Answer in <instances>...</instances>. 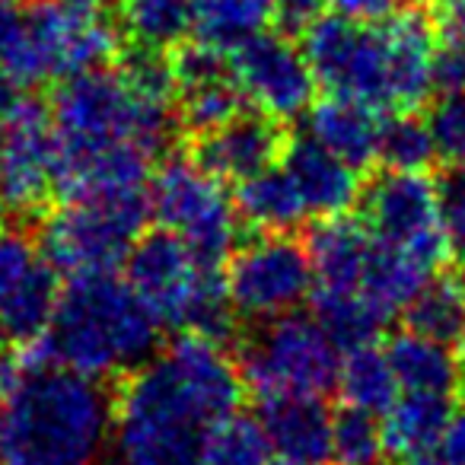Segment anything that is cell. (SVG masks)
<instances>
[{
	"instance_id": "f35d334b",
	"label": "cell",
	"mask_w": 465,
	"mask_h": 465,
	"mask_svg": "<svg viewBox=\"0 0 465 465\" xmlns=\"http://www.w3.org/2000/svg\"><path fill=\"white\" fill-rule=\"evenodd\" d=\"M440 204H443V226L450 236V249L465 265V166H456L440 182Z\"/></svg>"
},
{
	"instance_id": "e575fe53",
	"label": "cell",
	"mask_w": 465,
	"mask_h": 465,
	"mask_svg": "<svg viewBox=\"0 0 465 465\" xmlns=\"http://www.w3.org/2000/svg\"><path fill=\"white\" fill-rule=\"evenodd\" d=\"M118 74H122V80L131 86V93H134V96L147 99V103L173 105V93L179 90V86H175L173 61L163 58V52L134 45L122 58Z\"/></svg>"
},
{
	"instance_id": "f546056e",
	"label": "cell",
	"mask_w": 465,
	"mask_h": 465,
	"mask_svg": "<svg viewBox=\"0 0 465 465\" xmlns=\"http://www.w3.org/2000/svg\"><path fill=\"white\" fill-rule=\"evenodd\" d=\"M272 16L274 0H194V33L220 52H232L265 33Z\"/></svg>"
},
{
	"instance_id": "bcb514c9",
	"label": "cell",
	"mask_w": 465,
	"mask_h": 465,
	"mask_svg": "<svg viewBox=\"0 0 465 465\" xmlns=\"http://www.w3.org/2000/svg\"><path fill=\"white\" fill-rule=\"evenodd\" d=\"M67 7H77V10H99V0H61Z\"/></svg>"
},
{
	"instance_id": "1f68e13d",
	"label": "cell",
	"mask_w": 465,
	"mask_h": 465,
	"mask_svg": "<svg viewBox=\"0 0 465 465\" xmlns=\"http://www.w3.org/2000/svg\"><path fill=\"white\" fill-rule=\"evenodd\" d=\"M437 141H433L430 122H420L414 112H401L382 122L380 134V160L386 169H405V173H424L437 160Z\"/></svg>"
},
{
	"instance_id": "ac0fdd59",
	"label": "cell",
	"mask_w": 465,
	"mask_h": 465,
	"mask_svg": "<svg viewBox=\"0 0 465 465\" xmlns=\"http://www.w3.org/2000/svg\"><path fill=\"white\" fill-rule=\"evenodd\" d=\"M373 246L376 242L367 223L348 213H335L312 226L306 252H310L319 291H361Z\"/></svg>"
},
{
	"instance_id": "ffe728a7",
	"label": "cell",
	"mask_w": 465,
	"mask_h": 465,
	"mask_svg": "<svg viewBox=\"0 0 465 465\" xmlns=\"http://www.w3.org/2000/svg\"><path fill=\"white\" fill-rule=\"evenodd\" d=\"M284 169L293 175L306 207H310V213H316V217L344 213L357 201V194H361L357 169L348 166L344 160H338L335 153H329V150L319 141H312L310 134L287 143Z\"/></svg>"
},
{
	"instance_id": "7a4b0ae2",
	"label": "cell",
	"mask_w": 465,
	"mask_h": 465,
	"mask_svg": "<svg viewBox=\"0 0 465 465\" xmlns=\"http://www.w3.org/2000/svg\"><path fill=\"white\" fill-rule=\"evenodd\" d=\"M48 341L64 367L93 380L134 373L160 348V319L112 272L80 274L61 291Z\"/></svg>"
},
{
	"instance_id": "d4e9b609",
	"label": "cell",
	"mask_w": 465,
	"mask_h": 465,
	"mask_svg": "<svg viewBox=\"0 0 465 465\" xmlns=\"http://www.w3.org/2000/svg\"><path fill=\"white\" fill-rule=\"evenodd\" d=\"M433 268L427 262H420L414 252L401 246H392V242L376 240L373 255H370L367 274H363L361 291L380 306L382 312H399L411 303L420 293V287L430 281Z\"/></svg>"
},
{
	"instance_id": "3957f363",
	"label": "cell",
	"mask_w": 465,
	"mask_h": 465,
	"mask_svg": "<svg viewBox=\"0 0 465 465\" xmlns=\"http://www.w3.org/2000/svg\"><path fill=\"white\" fill-rule=\"evenodd\" d=\"M52 118L61 141L58 179L118 147L160 153L173 137V105L134 96L118 71H84L54 90Z\"/></svg>"
},
{
	"instance_id": "7402d4cb",
	"label": "cell",
	"mask_w": 465,
	"mask_h": 465,
	"mask_svg": "<svg viewBox=\"0 0 465 465\" xmlns=\"http://www.w3.org/2000/svg\"><path fill=\"white\" fill-rule=\"evenodd\" d=\"M450 395L401 392L392 401V408L382 414V433H386L389 452L408 462V459L433 450L446 420H450Z\"/></svg>"
},
{
	"instance_id": "e0dca14e",
	"label": "cell",
	"mask_w": 465,
	"mask_h": 465,
	"mask_svg": "<svg viewBox=\"0 0 465 465\" xmlns=\"http://www.w3.org/2000/svg\"><path fill=\"white\" fill-rule=\"evenodd\" d=\"M262 430L281 459L322 465L331 459L335 414L322 405V395H278L262 399Z\"/></svg>"
},
{
	"instance_id": "cb8c5ba5",
	"label": "cell",
	"mask_w": 465,
	"mask_h": 465,
	"mask_svg": "<svg viewBox=\"0 0 465 465\" xmlns=\"http://www.w3.org/2000/svg\"><path fill=\"white\" fill-rule=\"evenodd\" d=\"M58 300H61L58 272L48 262H39L33 268V274L23 281L20 291L0 310V341L29 344L45 338L52 331Z\"/></svg>"
},
{
	"instance_id": "9c48e42d",
	"label": "cell",
	"mask_w": 465,
	"mask_h": 465,
	"mask_svg": "<svg viewBox=\"0 0 465 465\" xmlns=\"http://www.w3.org/2000/svg\"><path fill=\"white\" fill-rule=\"evenodd\" d=\"M150 211L163 230L182 236L207 265L217 268L236 249V201H230L223 182L198 166L194 156H173L156 169L150 182Z\"/></svg>"
},
{
	"instance_id": "6da1fadb",
	"label": "cell",
	"mask_w": 465,
	"mask_h": 465,
	"mask_svg": "<svg viewBox=\"0 0 465 465\" xmlns=\"http://www.w3.org/2000/svg\"><path fill=\"white\" fill-rule=\"evenodd\" d=\"M33 363L0 395V465H99L115 430L103 380L64 367L52 341H29Z\"/></svg>"
},
{
	"instance_id": "52a82bcc",
	"label": "cell",
	"mask_w": 465,
	"mask_h": 465,
	"mask_svg": "<svg viewBox=\"0 0 465 465\" xmlns=\"http://www.w3.org/2000/svg\"><path fill=\"white\" fill-rule=\"evenodd\" d=\"M118 52V33L96 10L67 7L61 0H35L23 14L20 33L0 58V67L20 86L52 77L96 71Z\"/></svg>"
},
{
	"instance_id": "ba28073f",
	"label": "cell",
	"mask_w": 465,
	"mask_h": 465,
	"mask_svg": "<svg viewBox=\"0 0 465 465\" xmlns=\"http://www.w3.org/2000/svg\"><path fill=\"white\" fill-rule=\"evenodd\" d=\"M338 344L325 335L316 316H287L268 319L240 351L242 382L259 399L278 395H325L338 386Z\"/></svg>"
},
{
	"instance_id": "ee69618b",
	"label": "cell",
	"mask_w": 465,
	"mask_h": 465,
	"mask_svg": "<svg viewBox=\"0 0 465 465\" xmlns=\"http://www.w3.org/2000/svg\"><path fill=\"white\" fill-rule=\"evenodd\" d=\"M20 23H23V14L16 10L14 0H0V58H4L10 42H14L16 33H20Z\"/></svg>"
},
{
	"instance_id": "7dc6e473",
	"label": "cell",
	"mask_w": 465,
	"mask_h": 465,
	"mask_svg": "<svg viewBox=\"0 0 465 465\" xmlns=\"http://www.w3.org/2000/svg\"><path fill=\"white\" fill-rule=\"evenodd\" d=\"M456 363H459V382L465 386V341L459 344V354H456Z\"/></svg>"
},
{
	"instance_id": "8fae6325",
	"label": "cell",
	"mask_w": 465,
	"mask_h": 465,
	"mask_svg": "<svg viewBox=\"0 0 465 465\" xmlns=\"http://www.w3.org/2000/svg\"><path fill=\"white\" fill-rule=\"evenodd\" d=\"M226 293L240 316L278 319L293 312L312 293V262L306 246L265 232L226 259Z\"/></svg>"
},
{
	"instance_id": "8992f818",
	"label": "cell",
	"mask_w": 465,
	"mask_h": 465,
	"mask_svg": "<svg viewBox=\"0 0 465 465\" xmlns=\"http://www.w3.org/2000/svg\"><path fill=\"white\" fill-rule=\"evenodd\" d=\"M150 188L67 198L42 226V252L58 274H103L128 259L150 220Z\"/></svg>"
},
{
	"instance_id": "f6af8a7d",
	"label": "cell",
	"mask_w": 465,
	"mask_h": 465,
	"mask_svg": "<svg viewBox=\"0 0 465 465\" xmlns=\"http://www.w3.org/2000/svg\"><path fill=\"white\" fill-rule=\"evenodd\" d=\"M16 103H20V84L0 67V122L16 109Z\"/></svg>"
},
{
	"instance_id": "5b68a950",
	"label": "cell",
	"mask_w": 465,
	"mask_h": 465,
	"mask_svg": "<svg viewBox=\"0 0 465 465\" xmlns=\"http://www.w3.org/2000/svg\"><path fill=\"white\" fill-rule=\"evenodd\" d=\"M128 284L153 310L160 325L230 341L236 329V306L217 268L201 262L194 249L173 230L147 232L131 246Z\"/></svg>"
},
{
	"instance_id": "7c38bea8",
	"label": "cell",
	"mask_w": 465,
	"mask_h": 465,
	"mask_svg": "<svg viewBox=\"0 0 465 465\" xmlns=\"http://www.w3.org/2000/svg\"><path fill=\"white\" fill-rule=\"evenodd\" d=\"M363 213L376 240L408 249L430 268L443 265L452 252L443 226L440 185L427 173L386 169L376 175L363 192Z\"/></svg>"
},
{
	"instance_id": "836d02e7",
	"label": "cell",
	"mask_w": 465,
	"mask_h": 465,
	"mask_svg": "<svg viewBox=\"0 0 465 465\" xmlns=\"http://www.w3.org/2000/svg\"><path fill=\"white\" fill-rule=\"evenodd\" d=\"M389 446L382 420L376 414L344 408L335 414L331 430V462L335 465H386Z\"/></svg>"
},
{
	"instance_id": "4fadbf2b",
	"label": "cell",
	"mask_w": 465,
	"mask_h": 465,
	"mask_svg": "<svg viewBox=\"0 0 465 465\" xmlns=\"http://www.w3.org/2000/svg\"><path fill=\"white\" fill-rule=\"evenodd\" d=\"M61 141L52 109L20 99L0 122V194L10 211L33 213L58 188Z\"/></svg>"
},
{
	"instance_id": "74e56055",
	"label": "cell",
	"mask_w": 465,
	"mask_h": 465,
	"mask_svg": "<svg viewBox=\"0 0 465 465\" xmlns=\"http://www.w3.org/2000/svg\"><path fill=\"white\" fill-rule=\"evenodd\" d=\"M173 74H175V86L188 90V86H201L211 84V80L230 77V64H226L223 52L207 42L198 39V45H185L175 52L173 58Z\"/></svg>"
},
{
	"instance_id": "44dd1931",
	"label": "cell",
	"mask_w": 465,
	"mask_h": 465,
	"mask_svg": "<svg viewBox=\"0 0 465 465\" xmlns=\"http://www.w3.org/2000/svg\"><path fill=\"white\" fill-rule=\"evenodd\" d=\"M232 201H236L240 217L259 232L284 236V232L297 230L310 217V207H306L297 182L284 166H268L262 173L242 179Z\"/></svg>"
},
{
	"instance_id": "603a6c76",
	"label": "cell",
	"mask_w": 465,
	"mask_h": 465,
	"mask_svg": "<svg viewBox=\"0 0 465 465\" xmlns=\"http://www.w3.org/2000/svg\"><path fill=\"white\" fill-rule=\"evenodd\" d=\"M401 392L450 395L459 382V363L450 354V344H440L418 331H399L386 348Z\"/></svg>"
},
{
	"instance_id": "83f0119b",
	"label": "cell",
	"mask_w": 465,
	"mask_h": 465,
	"mask_svg": "<svg viewBox=\"0 0 465 465\" xmlns=\"http://www.w3.org/2000/svg\"><path fill=\"white\" fill-rule=\"evenodd\" d=\"M118 26L137 48L166 52L194 29V0H118Z\"/></svg>"
},
{
	"instance_id": "b9f144b4",
	"label": "cell",
	"mask_w": 465,
	"mask_h": 465,
	"mask_svg": "<svg viewBox=\"0 0 465 465\" xmlns=\"http://www.w3.org/2000/svg\"><path fill=\"white\" fill-rule=\"evenodd\" d=\"M329 0H274V20L291 33H306L322 16Z\"/></svg>"
},
{
	"instance_id": "9a60e30c",
	"label": "cell",
	"mask_w": 465,
	"mask_h": 465,
	"mask_svg": "<svg viewBox=\"0 0 465 465\" xmlns=\"http://www.w3.org/2000/svg\"><path fill=\"white\" fill-rule=\"evenodd\" d=\"M284 150L287 141L281 134V122L272 115H236L223 128L194 137L192 156L220 182H242L274 166Z\"/></svg>"
},
{
	"instance_id": "d6986e66",
	"label": "cell",
	"mask_w": 465,
	"mask_h": 465,
	"mask_svg": "<svg viewBox=\"0 0 465 465\" xmlns=\"http://www.w3.org/2000/svg\"><path fill=\"white\" fill-rule=\"evenodd\" d=\"M376 112L380 109L357 103V99H322L306 112V134L361 173L380 160L382 122Z\"/></svg>"
},
{
	"instance_id": "681fc988",
	"label": "cell",
	"mask_w": 465,
	"mask_h": 465,
	"mask_svg": "<svg viewBox=\"0 0 465 465\" xmlns=\"http://www.w3.org/2000/svg\"><path fill=\"white\" fill-rule=\"evenodd\" d=\"M278 465H303V462H291V459H281Z\"/></svg>"
},
{
	"instance_id": "4316f807",
	"label": "cell",
	"mask_w": 465,
	"mask_h": 465,
	"mask_svg": "<svg viewBox=\"0 0 465 465\" xmlns=\"http://www.w3.org/2000/svg\"><path fill=\"white\" fill-rule=\"evenodd\" d=\"M338 392H341L344 405L357 408V411L370 414H386L392 401L399 399V380L389 363V354L373 344L344 351L341 370H338Z\"/></svg>"
},
{
	"instance_id": "8d00e7d4",
	"label": "cell",
	"mask_w": 465,
	"mask_h": 465,
	"mask_svg": "<svg viewBox=\"0 0 465 465\" xmlns=\"http://www.w3.org/2000/svg\"><path fill=\"white\" fill-rule=\"evenodd\" d=\"M35 265H39V255L26 232L0 230V310L20 291Z\"/></svg>"
},
{
	"instance_id": "4dcf8cb0",
	"label": "cell",
	"mask_w": 465,
	"mask_h": 465,
	"mask_svg": "<svg viewBox=\"0 0 465 465\" xmlns=\"http://www.w3.org/2000/svg\"><path fill=\"white\" fill-rule=\"evenodd\" d=\"M265 430L259 418L246 414H230V418L211 424L204 437L201 465H268L272 456Z\"/></svg>"
},
{
	"instance_id": "7bdbcfd3",
	"label": "cell",
	"mask_w": 465,
	"mask_h": 465,
	"mask_svg": "<svg viewBox=\"0 0 465 465\" xmlns=\"http://www.w3.org/2000/svg\"><path fill=\"white\" fill-rule=\"evenodd\" d=\"M440 45L465 54V0H443L440 10Z\"/></svg>"
},
{
	"instance_id": "5bb4252c",
	"label": "cell",
	"mask_w": 465,
	"mask_h": 465,
	"mask_svg": "<svg viewBox=\"0 0 465 465\" xmlns=\"http://www.w3.org/2000/svg\"><path fill=\"white\" fill-rule=\"evenodd\" d=\"M230 71L242 96L274 122H293L312 109L316 74L303 48L274 33H259L232 48Z\"/></svg>"
},
{
	"instance_id": "30bf717a",
	"label": "cell",
	"mask_w": 465,
	"mask_h": 465,
	"mask_svg": "<svg viewBox=\"0 0 465 465\" xmlns=\"http://www.w3.org/2000/svg\"><path fill=\"white\" fill-rule=\"evenodd\" d=\"M303 52L312 74L331 96L357 99L373 109H392L389 61L382 29L351 16H319L303 33Z\"/></svg>"
},
{
	"instance_id": "c3c4849f",
	"label": "cell",
	"mask_w": 465,
	"mask_h": 465,
	"mask_svg": "<svg viewBox=\"0 0 465 465\" xmlns=\"http://www.w3.org/2000/svg\"><path fill=\"white\" fill-rule=\"evenodd\" d=\"M7 201H4V194H0V230H4V217H7Z\"/></svg>"
},
{
	"instance_id": "60d3db41",
	"label": "cell",
	"mask_w": 465,
	"mask_h": 465,
	"mask_svg": "<svg viewBox=\"0 0 465 465\" xmlns=\"http://www.w3.org/2000/svg\"><path fill=\"white\" fill-rule=\"evenodd\" d=\"M341 16H351L357 23H386L395 14L414 7V0H331Z\"/></svg>"
},
{
	"instance_id": "d590c367",
	"label": "cell",
	"mask_w": 465,
	"mask_h": 465,
	"mask_svg": "<svg viewBox=\"0 0 465 465\" xmlns=\"http://www.w3.org/2000/svg\"><path fill=\"white\" fill-rule=\"evenodd\" d=\"M430 131L437 153L452 166H465V90L446 93L430 112Z\"/></svg>"
},
{
	"instance_id": "277c9868",
	"label": "cell",
	"mask_w": 465,
	"mask_h": 465,
	"mask_svg": "<svg viewBox=\"0 0 465 465\" xmlns=\"http://www.w3.org/2000/svg\"><path fill=\"white\" fill-rule=\"evenodd\" d=\"M213 418L166 357L137 367L115 399L112 446L122 465H201Z\"/></svg>"
},
{
	"instance_id": "2e32d148",
	"label": "cell",
	"mask_w": 465,
	"mask_h": 465,
	"mask_svg": "<svg viewBox=\"0 0 465 465\" xmlns=\"http://www.w3.org/2000/svg\"><path fill=\"white\" fill-rule=\"evenodd\" d=\"M380 29L382 42H386L392 109L414 112L437 90L433 86V61H437L440 33L420 7L401 10Z\"/></svg>"
},
{
	"instance_id": "f1b7e54d",
	"label": "cell",
	"mask_w": 465,
	"mask_h": 465,
	"mask_svg": "<svg viewBox=\"0 0 465 465\" xmlns=\"http://www.w3.org/2000/svg\"><path fill=\"white\" fill-rule=\"evenodd\" d=\"M405 322L411 331L440 344L465 341V278L440 274L430 278L420 293L405 306Z\"/></svg>"
},
{
	"instance_id": "d6a6232c",
	"label": "cell",
	"mask_w": 465,
	"mask_h": 465,
	"mask_svg": "<svg viewBox=\"0 0 465 465\" xmlns=\"http://www.w3.org/2000/svg\"><path fill=\"white\" fill-rule=\"evenodd\" d=\"M179 93H182L179 118L194 137L223 128L226 122L242 115V103H246V96H242V90L236 86L232 74L230 77L211 80V84L188 86V90H179Z\"/></svg>"
},
{
	"instance_id": "ab89813d",
	"label": "cell",
	"mask_w": 465,
	"mask_h": 465,
	"mask_svg": "<svg viewBox=\"0 0 465 465\" xmlns=\"http://www.w3.org/2000/svg\"><path fill=\"white\" fill-rule=\"evenodd\" d=\"M430 452L440 465H465V401L450 411V420Z\"/></svg>"
},
{
	"instance_id": "484cf974",
	"label": "cell",
	"mask_w": 465,
	"mask_h": 465,
	"mask_svg": "<svg viewBox=\"0 0 465 465\" xmlns=\"http://www.w3.org/2000/svg\"><path fill=\"white\" fill-rule=\"evenodd\" d=\"M312 316L338 344V351L373 344L389 322V312H382L363 291H316Z\"/></svg>"
}]
</instances>
